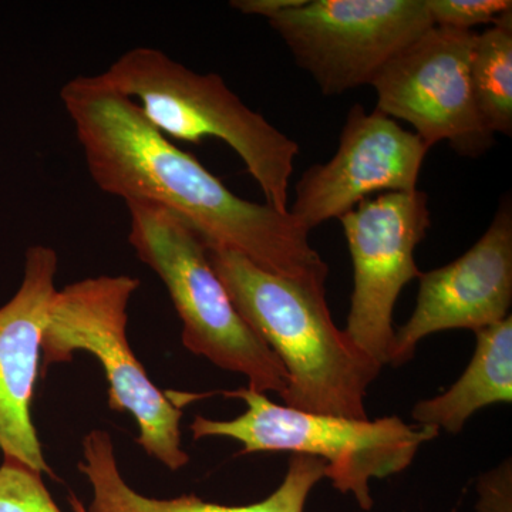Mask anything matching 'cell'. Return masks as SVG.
<instances>
[{
    "label": "cell",
    "mask_w": 512,
    "mask_h": 512,
    "mask_svg": "<svg viewBox=\"0 0 512 512\" xmlns=\"http://www.w3.org/2000/svg\"><path fill=\"white\" fill-rule=\"evenodd\" d=\"M55 249L32 245L18 292L0 308V453L37 473H50L32 421L42 339L56 295Z\"/></svg>",
    "instance_id": "cell-12"
},
{
    "label": "cell",
    "mask_w": 512,
    "mask_h": 512,
    "mask_svg": "<svg viewBox=\"0 0 512 512\" xmlns=\"http://www.w3.org/2000/svg\"><path fill=\"white\" fill-rule=\"evenodd\" d=\"M208 259L239 315L284 366L285 406L367 419V389L382 367L335 325L326 288L264 271L224 249H208Z\"/></svg>",
    "instance_id": "cell-2"
},
{
    "label": "cell",
    "mask_w": 512,
    "mask_h": 512,
    "mask_svg": "<svg viewBox=\"0 0 512 512\" xmlns=\"http://www.w3.org/2000/svg\"><path fill=\"white\" fill-rule=\"evenodd\" d=\"M128 242L167 288L183 345L215 366L247 377L248 389L284 396L288 376L278 357L249 328L215 274L208 249L174 212L147 201L126 202Z\"/></svg>",
    "instance_id": "cell-5"
},
{
    "label": "cell",
    "mask_w": 512,
    "mask_h": 512,
    "mask_svg": "<svg viewBox=\"0 0 512 512\" xmlns=\"http://www.w3.org/2000/svg\"><path fill=\"white\" fill-rule=\"evenodd\" d=\"M476 352L450 389L413 407L421 426L457 434L478 410L512 402V316L476 332Z\"/></svg>",
    "instance_id": "cell-14"
},
{
    "label": "cell",
    "mask_w": 512,
    "mask_h": 512,
    "mask_svg": "<svg viewBox=\"0 0 512 512\" xmlns=\"http://www.w3.org/2000/svg\"><path fill=\"white\" fill-rule=\"evenodd\" d=\"M0 512H63L53 501L42 474L3 458L0 466Z\"/></svg>",
    "instance_id": "cell-16"
},
{
    "label": "cell",
    "mask_w": 512,
    "mask_h": 512,
    "mask_svg": "<svg viewBox=\"0 0 512 512\" xmlns=\"http://www.w3.org/2000/svg\"><path fill=\"white\" fill-rule=\"evenodd\" d=\"M140 281L133 276H97L57 291L42 339L43 366L90 353L109 382V406L136 420L137 443L170 470L187 466L181 448L180 406L157 389L134 356L127 338L128 305Z\"/></svg>",
    "instance_id": "cell-6"
},
{
    "label": "cell",
    "mask_w": 512,
    "mask_h": 512,
    "mask_svg": "<svg viewBox=\"0 0 512 512\" xmlns=\"http://www.w3.org/2000/svg\"><path fill=\"white\" fill-rule=\"evenodd\" d=\"M242 400L247 412L234 420L195 416L194 440L225 437L238 441L242 453H292L328 464L326 478L342 494H352L362 510L373 508L370 483L402 473L420 447L437 439L440 430L407 424L397 416L348 419L292 409L272 402L266 394L244 389L222 392Z\"/></svg>",
    "instance_id": "cell-4"
},
{
    "label": "cell",
    "mask_w": 512,
    "mask_h": 512,
    "mask_svg": "<svg viewBox=\"0 0 512 512\" xmlns=\"http://www.w3.org/2000/svg\"><path fill=\"white\" fill-rule=\"evenodd\" d=\"M79 468L89 478L93 500L87 511L73 500L76 512H303L309 494L328 474V464L319 458L292 454L284 481L259 503L222 505L195 495L160 500L138 494L123 480L110 434L104 430L90 431L84 437Z\"/></svg>",
    "instance_id": "cell-13"
},
{
    "label": "cell",
    "mask_w": 512,
    "mask_h": 512,
    "mask_svg": "<svg viewBox=\"0 0 512 512\" xmlns=\"http://www.w3.org/2000/svg\"><path fill=\"white\" fill-rule=\"evenodd\" d=\"M478 113L491 133L512 134V10L476 37L470 62Z\"/></svg>",
    "instance_id": "cell-15"
},
{
    "label": "cell",
    "mask_w": 512,
    "mask_h": 512,
    "mask_svg": "<svg viewBox=\"0 0 512 512\" xmlns=\"http://www.w3.org/2000/svg\"><path fill=\"white\" fill-rule=\"evenodd\" d=\"M97 77L133 100L164 137L194 144L207 137L224 141L241 158L266 204L288 214L298 143L245 106L221 76L192 72L161 50L136 47Z\"/></svg>",
    "instance_id": "cell-3"
},
{
    "label": "cell",
    "mask_w": 512,
    "mask_h": 512,
    "mask_svg": "<svg viewBox=\"0 0 512 512\" xmlns=\"http://www.w3.org/2000/svg\"><path fill=\"white\" fill-rule=\"evenodd\" d=\"M476 37L474 30H427L377 73L370 84L376 110L412 124L429 148L446 141L460 156H483L495 136L481 120L471 87Z\"/></svg>",
    "instance_id": "cell-8"
},
{
    "label": "cell",
    "mask_w": 512,
    "mask_h": 512,
    "mask_svg": "<svg viewBox=\"0 0 512 512\" xmlns=\"http://www.w3.org/2000/svg\"><path fill=\"white\" fill-rule=\"evenodd\" d=\"M268 22L328 97L372 84L434 26L426 0H302Z\"/></svg>",
    "instance_id": "cell-7"
},
{
    "label": "cell",
    "mask_w": 512,
    "mask_h": 512,
    "mask_svg": "<svg viewBox=\"0 0 512 512\" xmlns=\"http://www.w3.org/2000/svg\"><path fill=\"white\" fill-rule=\"evenodd\" d=\"M100 191L161 205L187 222L207 249H224L275 275L326 288L329 268L291 214L238 197L187 151L148 123L133 100L97 76L60 90Z\"/></svg>",
    "instance_id": "cell-1"
},
{
    "label": "cell",
    "mask_w": 512,
    "mask_h": 512,
    "mask_svg": "<svg viewBox=\"0 0 512 512\" xmlns=\"http://www.w3.org/2000/svg\"><path fill=\"white\" fill-rule=\"evenodd\" d=\"M416 308L394 332L389 365L402 366L421 340L444 330L474 333L510 316L512 303V208L501 201L494 220L466 254L421 272Z\"/></svg>",
    "instance_id": "cell-11"
},
{
    "label": "cell",
    "mask_w": 512,
    "mask_h": 512,
    "mask_svg": "<svg viewBox=\"0 0 512 512\" xmlns=\"http://www.w3.org/2000/svg\"><path fill=\"white\" fill-rule=\"evenodd\" d=\"M431 22L440 28L471 30L497 23L511 12V0H426Z\"/></svg>",
    "instance_id": "cell-17"
},
{
    "label": "cell",
    "mask_w": 512,
    "mask_h": 512,
    "mask_svg": "<svg viewBox=\"0 0 512 512\" xmlns=\"http://www.w3.org/2000/svg\"><path fill=\"white\" fill-rule=\"evenodd\" d=\"M430 148L379 110L355 104L332 160L311 165L296 183L289 207L306 231L340 218L375 192H413Z\"/></svg>",
    "instance_id": "cell-10"
},
{
    "label": "cell",
    "mask_w": 512,
    "mask_h": 512,
    "mask_svg": "<svg viewBox=\"0 0 512 512\" xmlns=\"http://www.w3.org/2000/svg\"><path fill=\"white\" fill-rule=\"evenodd\" d=\"M353 262L346 335L380 367L389 365L393 312L404 286L419 279L414 252L430 228L426 192H383L339 218Z\"/></svg>",
    "instance_id": "cell-9"
},
{
    "label": "cell",
    "mask_w": 512,
    "mask_h": 512,
    "mask_svg": "<svg viewBox=\"0 0 512 512\" xmlns=\"http://www.w3.org/2000/svg\"><path fill=\"white\" fill-rule=\"evenodd\" d=\"M301 3L302 0H234L229 5L244 15L264 16L268 20Z\"/></svg>",
    "instance_id": "cell-18"
}]
</instances>
